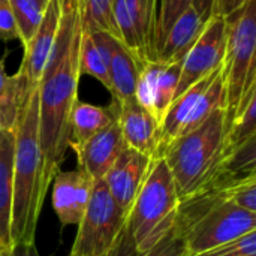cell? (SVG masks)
<instances>
[{
  "label": "cell",
  "instance_id": "cell-1",
  "mask_svg": "<svg viewBox=\"0 0 256 256\" xmlns=\"http://www.w3.org/2000/svg\"><path fill=\"white\" fill-rule=\"evenodd\" d=\"M39 88L36 87L20 108L14 126V196L12 243H34L38 220L48 188L44 182V158L39 146Z\"/></svg>",
  "mask_w": 256,
  "mask_h": 256
},
{
  "label": "cell",
  "instance_id": "cell-2",
  "mask_svg": "<svg viewBox=\"0 0 256 256\" xmlns=\"http://www.w3.org/2000/svg\"><path fill=\"white\" fill-rule=\"evenodd\" d=\"M225 108L216 110L201 126L176 138L164 152L180 201L188 200L220 180L226 154Z\"/></svg>",
  "mask_w": 256,
  "mask_h": 256
},
{
  "label": "cell",
  "instance_id": "cell-3",
  "mask_svg": "<svg viewBox=\"0 0 256 256\" xmlns=\"http://www.w3.org/2000/svg\"><path fill=\"white\" fill-rule=\"evenodd\" d=\"M178 206L180 198L165 159H154L128 216V226L140 254L154 248L174 230Z\"/></svg>",
  "mask_w": 256,
  "mask_h": 256
},
{
  "label": "cell",
  "instance_id": "cell-4",
  "mask_svg": "<svg viewBox=\"0 0 256 256\" xmlns=\"http://www.w3.org/2000/svg\"><path fill=\"white\" fill-rule=\"evenodd\" d=\"M226 48L224 58L226 130L234 118L242 96L256 81V0H246L225 16Z\"/></svg>",
  "mask_w": 256,
  "mask_h": 256
},
{
  "label": "cell",
  "instance_id": "cell-5",
  "mask_svg": "<svg viewBox=\"0 0 256 256\" xmlns=\"http://www.w3.org/2000/svg\"><path fill=\"white\" fill-rule=\"evenodd\" d=\"M128 224L123 213L110 195L104 180H94L92 195L70 250L74 256H105L117 242Z\"/></svg>",
  "mask_w": 256,
  "mask_h": 256
},
{
  "label": "cell",
  "instance_id": "cell-6",
  "mask_svg": "<svg viewBox=\"0 0 256 256\" xmlns=\"http://www.w3.org/2000/svg\"><path fill=\"white\" fill-rule=\"evenodd\" d=\"M112 20L123 45L142 64L158 58V0H112Z\"/></svg>",
  "mask_w": 256,
  "mask_h": 256
},
{
  "label": "cell",
  "instance_id": "cell-7",
  "mask_svg": "<svg viewBox=\"0 0 256 256\" xmlns=\"http://www.w3.org/2000/svg\"><path fill=\"white\" fill-rule=\"evenodd\" d=\"M226 24L225 16L213 15L206 24L202 33L183 58L180 81L176 98L184 93L190 86L216 70L225 58ZM174 98V99H176Z\"/></svg>",
  "mask_w": 256,
  "mask_h": 256
},
{
  "label": "cell",
  "instance_id": "cell-8",
  "mask_svg": "<svg viewBox=\"0 0 256 256\" xmlns=\"http://www.w3.org/2000/svg\"><path fill=\"white\" fill-rule=\"evenodd\" d=\"M152 165L153 159L150 156L126 147L102 178L118 208L128 216Z\"/></svg>",
  "mask_w": 256,
  "mask_h": 256
},
{
  "label": "cell",
  "instance_id": "cell-9",
  "mask_svg": "<svg viewBox=\"0 0 256 256\" xmlns=\"http://www.w3.org/2000/svg\"><path fill=\"white\" fill-rule=\"evenodd\" d=\"M116 104L117 123L120 126L126 146L142 154L150 156L153 160L160 159V124L156 117L148 110H146L135 98Z\"/></svg>",
  "mask_w": 256,
  "mask_h": 256
},
{
  "label": "cell",
  "instance_id": "cell-10",
  "mask_svg": "<svg viewBox=\"0 0 256 256\" xmlns=\"http://www.w3.org/2000/svg\"><path fill=\"white\" fill-rule=\"evenodd\" d=\"M126 147L117 122L94 134L87 141L69 146L76 154L78 168L86 171L93 182L104 178Z\"/></svg>",
  "mask_w": 256,
  "mask_h": 256
},
{
  "label": "cell",
  "instance_id": "cell-11",
  "mask_svg": "<svg viewBox=\"0 0 256 256\" xmlns=\"http://www.w3.org/2000/svg\"><path fill=\"white\" fill-rule=\"evenodd\" d=\"M52 208L62 225H78L87 208L93 180L81 168L57 172L52 180Z\"/></svg>",
  "mask_w": 256,
  "mask_h": 256
},
{
  "label": "cell",
  "instance_id": "cell-12",
  "mask_svg": "<svg viewBox=\"0 0 256 256\" xmlns=\"http://www.w3.org/2000/svg\"><path fill=\"white\" fill-rule=\"evenodd\" d=\"M60 12V0H50L39 28L30 42L24 46V56L18 72L33 87L39 86L46 62L51 56L58 32Z\"/></svg>",
  "mask_w": 256,
  "mask_h": 256
},
{
  "label": "cell",
  "instance_id": "cell-13",
  "mask_svg": "<svg viewBox=\"0 0 256 256\" xmlns=\"http://www.w3.org/2000/svg\"><path fill=\"white\" fill-rule=\"evenodd\" d=\"M14 130H2L0 134V250L14 246L10 236L12 220V196H14Z\"/></svg>",
  "mask_w": 256,
  "mask_h": 256
},
{
  "label": "cell",
  "instance_id": "cell-14",
  "mask_svg": "<svg viewBox=\"0 0 256 256\" xmlns=\"http://www.w3.org/2000/svg\"><path fill=\"white\" fill-rule=\"evenodd\" d=\"M206 21L190 6L170 28L158 51V62L172 63L183 60L206 27Z\"/></svg>",
  "mask_w": 256,
  "mask_h": 256
},
{
  "label": "cell",
  "instance_id": "cell-15",
  "mask_svg": "<svg viewBox=\"0 0 256 256\" xmlns=\"http://www.w3.org/2000/svg\"><path fill=\"white\" fill-rule=\"evenodd\" d=\"M142 63L136 60V57L123 45L122 40H117L111 62L108 66L111 93L116 102H124L135 98L136 84L142 70Z\"/></svg>",
  "mask_w": 256,
  "mask_h": 256
},
{
  "label": "cell",
  "instance_id": "cell-16",
  "mask_svg": "<svg viewBox=\"0 0 256 256\" xmlns=\"http://www.w3.org/2000/svg\"><path fill=\"white\" fill-rule=\"evenodd\" d=\"M117 122V104L108 106H98L80 99L75 102L70 112V138L69 146L81 144L94 134Z\"/></svg>",
  "mask_w": 256,
  "mask_h": 256
},
{
  "label": "cell",
  "instance_id": "cell-17",
  "mask_svg": "<svg viewBox=\"0 0 256 256\" xmlns=\"http://www.w3.org/2000/svg\"><path fill=\"white\" fill-rule=\"evenodd\" d=\"M4 64L6 56L0 58V117L3 129L12 130L21 105L36 87L30 86L20 72L8 75Z\"/></svg>",
  "mask_w": 256,
  "mask_h": 256
},
{
  "label": "cell",
  "instance_id": "cell-18",
  "mask_svg": "<svg viewBox=\"0 0 256 256\" xmlns=\"http://www.w3.org/2000/svg\"><path fill=\"white\" fill-rule=\"evenodd\" d=\"M256 136V81L242 96L234 118L226 130V150L236 148Z\"/></svg>",
  "mask_w": 256,
  "mask_h": 256
},
{
  "label": "cell",
  "instance_id": "cell-19",
  "mask_svg": "<svg viewBox=\"0 0 256 256\" xmlns=\"http://www.w3.org/2000/svg\"><path fill=\"white\" fill-rule=\"evenodd\" d=\"M14 21L18 32V39L26 46L39 28L46 4L39 0H9Z\"/></svg>",
  "mask_w": 256,
  "mask_h": 256
},
{
  "label": "cell",
  "instance_id": "cell-20",
  "mask_svg": "<svg viewBox=\"0 0 256 256\" xmlns=\"http://www.w3.org/2000/svg\"><path fill=\"white\" fill-rule=\"evenodd\" d=\"M183 60L166 63L164 69L160 70L158 81H156V90H154V105H153V116L160 124V120L164 118L168 106L176 98L177 86L180 81Z\"/></svg>",
  "mask_w": 256,
  "mask_h": 256
},
{
  "label": "cell",
  "instance_id": "cell-21",
  "mask_svg": "<svg viewBox=\"0 0 256 256\" xmlns=\"http://www.w3.org/2000/svg\"><path fill=\"white\" fill-rule=\"evenodd\" d=\"M111 6H112V0H80L82 30L99 28L120 39L114 20H112Z\"/></svg>",
  "mask_w": 256,
  "mask_h": 256
},
{
  "label": "cell",
  "instance_id": "cell-22",
  "mask_svg": "<svg viewBox=\"0 0 256 256\" xmlns=\"http://www.w3.org/2000/svg\"><path fill=\"white\" fill-rule=\"evenodd\" d=\"M80 74L81 75H90L94 80H98L105 88L111 90L110 84V75H108V68L104 63L102 57L99 56L90 30L86 28L81 33V44H80Z\"/></svg>",
  "mask_w": 256,
  "mask_h": 256
},
{
  "label": "cell",
  "instance_id": "cell-23",
  "mask_svg": "<svg viewBox=\"0 0 256 256\" xmlns=\"http://www.w3.org/2000/svg\"><path fill=\"white\" fill-rule=\"evenodd\" d=\"M224 198L246 212L256 213V174L226 182Z\"/></svg>",
  "mask_w": 256,
  "mask_h": 256
},
{
  "label": "cell",
  "instance_id": "cell-24",
  "mask_svg": "<svg viewBox=\"0 0 256 256\" xmlns=\"http://www.w3.org/2000/svg\"><path fill=\"white\" fill-rule=\"evenodd\" d=\"M190 6H192V0H158V18H156V50L158 51L166 33L170 32V28Z\"/></svg>",
  "mask_w": 256,
  "mask_h": 256
},
{
  "label": "cell",
  "instance_id": "cell-25",
  "mask_svg": "<svg viewBox=\"0 0 256 256\" xmlns=\"http://www.w3.org/2000/svg\"><path fill=\"white\" fill-rule=\"evenodd\" d=\"M166 63L162 62H147L142 66L138 84H136V92H135V99L153 114V105H154V90H156V81Z\"/></svg>",
  "mask_w": 256,
  "mask_h": 256
},
{
  "label": "cell",
  "instance_id": "cell-26",
  "mask_svg": "<svg viewBox=\"0 0 256 256\" xmlns=\"http://www.w3.org/2000/svg\"><path fill=\"white\" fill-rule=\"evenodd\" d=\"M198 256H256V230Z\"/></svg>",
  "mask_w": 256,
  "mask_h": 256
},
{
  "label": "cell",
  "instance_id": "cell-27",
  "mask_svg": "<svg viewBox=\"0 0 256 256\" xmlns=\"http://www.w3.org/2000/svg\"><path fill=\"white\" fill-rule=\"evenodd\" d=\"M141 256H189V252L184 238L172 230L154 248L141 254Z\"/></svg>",
  "mask_w": 256,
  "mask_h": 256
},
{
  "label": "cell",
  "instance_id": "cell-28",
  "mask_svg": "<svg viewBox=\"0 0 256 256\" xmlns=\"http://www.w3.org/2000/svg\"><path fill=\"white\" fill-rule=\"evenodd\" d=\"M18 39L16 26L14 21L9 0H0V40Z\"/></svg>",
  "mask_w": 256,
  "mask_h": 256
},
{
  "label": "cell",
  "instance_id": "cell-29",
  "mask_svg": "<svg viewBox=\"0 0 256 256\" xmlns=\"http://www.w3.org/2000/svg\"><path fill=\"white\" fill-rule=\"evenodd\" d=\"M105 256H141V254L136 250V246H135V242L132 238L128 224L124 230L122 231V234L118 236L117 242L114 243L112 249Z\"/></svg>",
  "mask_w": 256,
  "mask_h": 256
},
{
  "label": "cell",
  "instance_id": "cell-30",
  "mask_svg": "<svg viewBox=\"0 0 256 256\" xmlns=\"http://www.w3.org/2000/svg\"><path fill=\"white\" fill-rule=\"evenodd\" d=\"M0 256H39V254L34 243H20L8 250H0Z\"/></svg>",
  "mask_w": 256,
  "mask_h": 256
},
{
  "label": "cell",
  "instance_id": "cell-31",
  "mask_svg": "<svg viewBox=\"0 0 256 256\" xmlns=\"http://www.w3.org/2000/svg\"><path fill=\"white\" fill-rule=\"evenodd\" d=\"M246 0H214V8H213V15H220L226 16L236 9H238Z\"/></svg>",
  "mask_w": 256,
  "mask_h": 256
},
{
  "label": "cell",
  "instance_id": "cell-32",
  "mask_svg": "<svg viewBox=\"0 0 256 256\" xmlns=\"http://www.w3.org/2000/svg\"><path fill=\"white\" fill-rule=\"evenodd\" d=\"M192 8L206 22H208V20L213 16L214 0H192Z\"/></svg>",
  "mask_w": 256,
  "mask_h": 256
},
{
  "label": "cell",
  "instance_id": "cell-33",
  "mask_svg": "<svg viewBox=\"0 0 256 256\" xmlns=\"http://www.w3.org/2000/svg\"><path fill=\"white\" fill-rule=\"evenodd\" d=\"M2 130H4V129H3V124H2V117H0V134H2Z\"/></svg>",
  "mask_w": 256,
  "mask_h": 256
},
{
  "label": "cell",
  "instance_id": "cell-34",
  "mask_svg": "<svg viewBox=\"0 0 256 256\" xmlns=\"http://www.w3.org/2000/svg\"><path fill=\"white\" fill-rule=\"evenodd\" d=\"M39 2H42V3H48L50 0H39Z\"/></svg>",
  "mask_w": 256,
  "mask_h": 256
},
{
  "label": "cell",
  "instance_id": "cell-35",
  "mask_svg": "<svg viewBox=\"0 0 256 256\" xmlns=\"http://www.w3.org/2000/svg\"><path fill=\"white\" fill-rule=\"evenodd\" d=\"M69 256H74V255H69Z\"/></svg>",
  "mask_w": 256,
  "mask_h": 256
}]
</instances>
